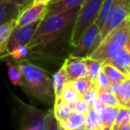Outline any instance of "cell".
Here are the masks:
<instances>
[{"instance_id":"cell-7","label":"cell","mask_w":130,"mask_h":130,"mask_svg":"<svg viewBox=\"0 0 130 130\" xmlns=\"http://www.w3.org/2000/svg\"><path fill=\"white\" fill-rule=\"evenodd\" d=\"M39 22H36L34 23L29 24L22 27H15L10 36L9 41H8L7 49L8 53L13 48L19 46V45H25L27 46L28 44L30 42L36 32L37 28L38 27Z\"/></svg>"},{"instance_id":"cell-12","label":"cell","mask_w":130,"mask_h":130,"mask_svg":"<svg viewBox=\"0 0 130 130\" xmlns=\"http://www.w3.org/2000/svg\"><path fill=\"white\" fill-rule=\"evenodd\" d=\"M86 0H61L55 4H50L47 6V11L45 15H52L61 12L71 10L76 7H80Z\"/></svg>"},{"instance_id":"cell-31","label":"cell","mask_w":130,"mask_h":130,"mask_svg":"<svg viewBox=\"0 0 130 130\" xmlns=\"http://www.w3.org/2000/svg\"><path fill=\"white\" fill-rule=\"evenodd\" d=\"M71 108H72L73 111L78 112V113H82L84 115H86L89 111L91 107L83 98H81L77 103H75L74 104L71 105Z\"/></svg>"},{"instance_id":"cell-27","label":"cell","mask_w":130,"mask_h":130,"mask_svg":"<svg viewBox=\"0 0 130 130\" xmlns=\"http://www.w3.org/2000/svg\"><path fill=\"white\" fill-rule=\"evenodd\" d=\"M130 124V110L126 108H119V113L116 118L112 129L118 130L120 126Z\"/></svg>"},{"instance_id":"cell-15","label":"cell","mask_w":130,"mask_h":130,"mask_svg":"<svg viewBox=\"0 0 130 130\" xmlns=\"http://www.w3.org/2000/svg\"><path fill=\"white\" fill-rule=\"evenodd\" d=\"M119 108H112L109 106H103L100 110V116H101L102 125H103V130H110L112 128L114 123H115L116 118L119 113Z\"/></svg>"},{"instance_id":"cell-38","label":"cell","mask_w":130,"mask_h":130,"mask_svg":"<svg viewBox=\"0 0 130 130\" xmlns=\"http://www.w3.org/2000/svg\"><path fill=\"white\" fill-rule=\"evenodd\" d=\"M23 130H38V129H37V128H35V127H26L25 129H23Z\"/></svg>"},{"instance_id":"cell-9","label":"cell","mask_w":130,"mask_h":130,"mask_svg":"<svg viewBox=\"0 0 130 130\" xmlns=\"http://www.w3.org/2000/svg\"><path fill=\"white\" fill-rule=\"evenodd\" d=\"M63 65L67 73L68 82H73L78 78L88 77L87 67L84 58L70 57L65 61Z\"/></svg>"},{"instance_id":"cell-3","label":"cell","mask_w":130,"mask_h":130,"mask_svg":"<svg viewBox=\"0 0 130 130\" xmlns=\"http://www.w3.org/2000/svg\"><path fill=\"white\" fill-rule=\"evenodd\" d=\"M128 52H130V19L124 21L108 33L87 57L103 62Z\"/></svg>"},{"instance_id":"cell-29","label":"cell","mask_w":130,"mask_h":130,"mask_svg":"<svg viewBox=\"0 0 130 130\" xmlns=\"http://www.w3.org/2000/svg\"><path fill=\"white\" fill-rule=\"evenodd\" d=\"M95 87L97 90L102 91H110V87H111V82L109 79L108 77L105 75V73L103 71L100 72L98 75L97 79L95 81Z\"/></svg>"},{"instance_id":"cell-23","label":"cell","mask_w":130,"mask_h":130,"mask_svg":"<svg viewBox=\"0 0 130 130\" xmlns=\"http://www.w3.org/2000/svg\"><path fill=\"white\" fill-rule=\"evenodd\" d=\"M84 59H85V62L87 67L89 78L95 84L98 75L102 71V64H103V62H100V61H95V60L91 59V58L88 57H86Z\"/></svg>"},{"instance_id":"cell-20","label":"cell","mask_w":130,"mask_h":130,"mask_svg":"<svg viewBox=\"0 0 130 130\" xmlns=\"http://www.w3.org/2000/svg\"><path fill=\"white\" fill-rule=\"evenodd\" d=\"M59 97L61 100H63L65 103H69L70 105H72L75 103H77L79 99H81L82 95L77 92V90L74 88V87L71 82H68L65 85L64 88H63L62 92Z\"/></svg>"},{"instance_id":"cell-25","label":"cell","mask_w":130,"mask_h":130,"mask_svg":"<svg viewBox=\"0 0 130 130\" xmlns=\"http://www.w3.org/2000/svg\"><path fill=\"white\" fill-rule=\"evenodd\" d=\"M113 3H114V0H104L103 1V6L101 7V10H100L99 15H98L97 19L95 21V24L99 27L100 30L103 28V24H104L109 13H110V10H111Z\"/></svg>"},{"instance_id":"cell-33","label":"cell","mask_w":130,"mask_h":130,"mask_svg":"<svg viewBox=\"0 0 130 130\" xmlns=\"http://www.w3.org/2000/svg\"><path fill=\"white\" fill-rule=\"evenodd\" d=\"M6 1H9V2L13 3V4L21 6L22 10L25 8L26 5H27V3H28V0H6Z\"/></svg>"},{"instance_id":"cell-8","label":"cell","mask_w":130,"mask_h":130,"mask_svg":"<svg viewBox=\"0 0 130 130\" xmlns=\"http://www.w3.org/2000/svg\"><path fill=\"white\" fill-rule=\"evenodd\" d=\"M47 6L42 4L30 5L22 10L15 21V27H22L41 21L46 14Z\"/></svg>"},{"instance_id":"cell-6","label":"cell","mask_w":130,"mask_h":130,"mask_svg":"<svg viewBox=\"0 0 130 130\" xmlns=\"http://www.w3.org/2000/svg\"><path fill=\"white\" fill-rule=\"evenodd\" d=\"M100 43V29L97 25L93 23L84 32L78 44L70 54L71 58H86L92 54L93 51Z\"/></svg>"},{"instance_id":"cell-22","label":"cell","mask_w":130,"mask_h":130,"mask_svg":"<svg viewBox=\"0 0 130 130\" xmlns=\"http://www.w3.org/2000/svg\"><path fill=\"white\" fill-rule=\"evenodd\" d=\"M102 71L105 73L109 79L110 80L111 83H115V82H120L123 81L125 78H126L121 71H119L117 68L113 67L111 65L103 63L102 64Z\"/></svg>"},{"instance_id":"cell-14","label":"cell","mask_w":130,"mask_h":130,"mask_svg":"<svg viewBox=\"0 0 130 130\" xmlns=\"http://www.w3.org/2000/svg\"><path fill=\"white\" fill-rule=\"evenodd\" d=\"M103 63L111 65L113 67L117 68L126 78H128V68L130 66V52L125 53L111 59H108L103 61Z\"/></svg>"},{"instance_id":"cell-1","label":"cell","mask_w":130,"mask_h":130,"mask_svg":"<svg viewBox=\"0 0 130 130\" xmlns=\"http://www.w3.org/2000/svg\"><path fill=\"white\" fill-rule=\"evenodd\" d=\"M79 9L80 7H76L55 14L45 15L40 21L32 39L26 47L30 50L41 45H45L58 38L75 22Z\"/></svg>"},{"instance_id":"cell-5","label":"cell","mask_w":130,"mask_h":130,"mask_svg":"<svg viewBox=\"0 0 130 130\" xmlns=\"http://www.w3.org/2000/svg\"><path fill=\"white\" fill-rule=\"evenodd\" d=\"M127 19H130V0H114L111 10L100 30V42L108 33Z\"/></svg>"},{"instance_id":"cell-2","label":"cell","mask_w":130,"mask_h":130,"mask_svg":"<svg viewBox=\"0 0 130 130\" xmlns=\"http://www.w3.org/2000/svg\"><path fill=\"white\" fill-rule=\"evenodd\" d=\"M22 76V86L35 98L47 103L54 102L53 79L43 69L28 61H22L18 63Z\"/></svg>"},{"instance_id":"cell-17","label":"cell","mask_w":130,"mask_h":130,"mask_svg":"<svg viewBox=\"0 0 130 130\" xmlns=\"http://www.w3.org/2000/svg\"><path fill=\"white\" fill-rule=\"evenodd\" d=\"M58 124L65 130H74L81 126H85L86 124V115L78 112L73 111L71 117L67 120L62 122H58Z\"/></svg>"},{"instance_id":"cell-26","label":"cell","mask_w":130,"mask_h":130,"mask_svg":"<svg viewBox=\"0 0 130 130\" xmlns=\"http://www.w3.org/2000/svg\"><path fill=\"white\" fill-rule=\"evenodd\" d=\"M74 88L77 90V92L79 94L83 95L87 91H88L91 87L95 86V84L89 78V77H85V78H78L73 82H71Z\"/></svg>"},{"instance_id":"cell-24","label":"cell","mask_w":130,"mask_h":130,"mask_svg":"<svg viewBox=\"0 0 130 130\" xmlns=\"http://www.w3.org/2000/svg\"><path fill=\"white\" fill-rule=\"evenodd\" d=\"M98 91V99L105 106L112 107V108H121L120 105L119 103L117 97L112 92L110 91Z\"/></svg>"},{"instance_id":"cell-39","label":"cell","mask_w":130,"mask_h":130,"mask_svg":"<svg viewBox=\"0 0 130 130\" xmlns=\"http://www.w3.org/2000/svg\"><path fill=\"white\" fill-rule=\"evenodd\" d=\"M74 130H87V128H86L85 126H81V127H78V128H77V129H74Z\"/></svg>"},{"instance_id":"cell-43","label":"cell","mask_w":130,"mask_h":130,"mask_svg":"<svg viewBox=\"0 0 130 130\" xmlns=\"http://www.w3.org/2000/svg\"><path fill=\"white\" fill-rule=\"evenodd\" d=\"M110 130H113V129H112V128H111V129H110Z\"/></svg>"},{"instance_id":"cell-13","label":"cell","mask_w":130,"mask_h":130,"mask_svg":"<svg viewBox=\"0 0 130 130\" xmlns=\"http://www.w3.org/2000/svg\"><path fill=\"white\" fill-rule=\"evenodd\" d=\"M72 112L73 110L71 108V105L65 103L60 97L54 99V116L57 120V122H62V121L67 120L71 117Z\"/></svg>"},{"instance_id":"cell-4","label":"cell","mask_w":130,"mask_h":130,"mask_svg":"<svg viewBox=\"0 0 130 130\" xmlns=\"http://www.w3.org/2000/svg\"><path fill=\"white\" fill-rule=\"evenodd\" d=\"M103 1L104 0H86L84 4L80 6L79 13L74 22L71 32V45L76 46L84 32L95 22Z\"/></svg>"},{"instance_id":"cell-35","label":"cell","mask_w":130,"mask_h":130,"mask_svg":"<svg viewBox=\"0 0 130 130\" xmlns=\"http://www.w3.org/2000/svg\"><path fill=\"white\" fill-rule=\"evenodd\" d=\"M118 130H130V124L125 125L123 126H120Z\"/></svg>"},{"instance_id":"cell-37","label":"cell","mask_w":130,"mask_h":130,"mask_svg":"<svg viewBox=\"0 0 130 130\" xmlns=\"http://www.w3.org/2000/svg\"><path fill=\"white\" fill-rule=\"evenodd\" d=\"M32 1H33V0H28V3H27V5H26L25 8H26V7H28V6H30L31 3H32Z\"/></svg>"},{"instance_id":"cell-11","label":"cell","mask_w":130,"mask_h":130,"mask_svg":"<svg viewBox=\"0 0 130 130\" xmlns=\"http://www.w3.org/2000/svg\"><path fill=\"white\" fill-rule=\"evenodd\" d=\"M110 92L115 94L121 108H124L130 100V78H126L123 81L111 83Z\"/></svg>"},{"instance_id":"cell-41","label":"cell","mask_w":130,"mask_h":130,"mask_svg":"<svg viewBox=\"0 0 130 130\" xmlns=\"http://www.w3.org/2000/svg\"><path fill=\"white\" fill-rule=\"evenodd\" d=\"M58 130H65V129H63V128H62V127H61V126H60V125H59V124H58Z\"/></svg>"},{"instance_id":"cell-19","label":"cell","mask_w":130,"mask_h":130,"mask_svg":"<svg viewBox=\"0 0 130 130\" xmlns=\"http://www.w3.org/2000/svg\"><path fill=\"white\" fill-rule=\"evenodd\" d=\"M85 127L87 130H103L100 113L94 109L90 108L89 111L86 114Z\"/></svg>"},{"instance_id":"cell-28","label":"cell","mask_w":130,"mask_h":130,"mask_svg":"<svg viewBox=\"0 0 130 130\" xmlns=\"http://www.w3.org/2000/svg\"><path fill=\"white\" fill-rule=\"evenodd\" d=\"M28 53H29V49L25 45H19L10 51L8 54L13 61L20 62L22 61H24V58L28 55Z\"/></svg>"},{"instance_id":"cell-18","label":"cell","mask_w":130,"mask_h":130,"mask_svg":"<svg viewBox=\"0 0 130 130\" xmlns=\"http://www.w3.org/2000/svg\"><path fill=\"white\" fill-rule=\"evenodd\" d=\"M68 83V78L66 70H65L64 65L60 70H58L54 75L53 78V86H54V96L55 98L59 97L64 88L65 85Z\"/></svg>"},{"instance_id":"cell-21","label":"cell","mask_w":130,"mask_h":130,"mask_svg":"<svg viewBox=\"0 0 130 130\" xmlns=\"http://www.w3.org/2000/svg\"><path fill=\"white\" fill-rule=\"evenodd\" d=\"M7 63V72L8 77L11 81V83L13 86H19L22 87V71H21L20 67L18 64H14V63L10 62L9 61H6Z\"/></svg>"},{"instance_id":"cell-40","label":"cell","mask_w":130,"mask_h":130,"mask_svg":"<svg viewBox=\"0 0 130 130\" xmlns=\"http://www.w3.org/2000/svg\"><path fill=\"white\" fill-rule=\"evenodd\" d=\"M60 1H61V0H53L52 2H51V4H55V3H58Z\"/></svg>"},{"instance_id":"cell-10","label":"cell","mask_w":130,"mask_h":130,"mask_svg":"<svg viewBox=\"0 0 130 130\" xmlns=\"http://www.w3.org/2000/svg\"><path fill=\"white\" fill-rule=\"evenodd\" d=\"M22 7L6 0H0V26L17 19Z\"/></svg>"},{"instance_id":"cell-16","label":"cell","mask_w":130,"mask_h":130,"mask_svg":"<svg viewBox=\"0 0 130 130\" xmlns=\"http://www.w3.org/2000/svg\"><path fill=\"white\" fill-rule=\"evenodd\" d=\"M15 21H12L0 26V54L8 53L7 45L10 36L15 28Z\"/></svg>"},{"instance_id":"cell-32","label":"cell","mask_w":130,"mask_h":130,"mask_svg":"<svg viewBox=\"0 0 130 130\" xmlns=\"http://www.w3.org/2000/svg\"><path fill=\"white\" fill-rule=\"evenodd\" d=\"M47 121V130H58V122L54 116L48 115L46 117Z\"/></svg>"},{"instance_id":"cell-34","label":"cell","mask_w":130,"mask_h":130,"mask_svg":"<svg viewBox=\"0 0 130 130\" xmlns=\"http://www.w3.org/2000/svg\"><path fill=\"white\" fill-rule=\"evenodd\" d=\"M53 0H33L31 5H37V4H42V5H45V6H48L51 4Z\"/></svg>"},{"instance_id":"cell-42","label":"cell","mask_w":130,"mask_h":130,"mask_svg":"<svg viewBox=\"0 0 130 130\" xmlns=\"http://www.w3.org/2000/svg\"><path fill=\"white\" fill-rule=\"evenodd\" d=\"M128 78H130V66H129V68H128Z\"/></svg>"},{"instance_id":"cell-30","label":"cell","mask_w":130,"mask_h":130,"mask_svg":"<svg viewBox=\"0 0 130 130\" xmlns=\"http://www.w3.org/2000/svg\"><path fill=\"white\" fill-rule=\"evenodd\" d=\"M82 98L90 105L91 108L95 105V103H97L98 99V91L97 88H96L95 86H94L93 87H91L88 91L85 93V94L82 95Z\"/></svg>"},{"instance_id":"cell-36","label":"cell","mask_w":130,"mask_h":130,"mask_svg":"<svg viewBox=\"0 0 130 130\" xmlns=\"http://www.w3.org/2000/svg\"><path fill=\"white\" fill-rule=\"evenodd\" d=\"M124 108H126V109H128V110H130V100L127 102V103H126V104L125 105Z\"/></svg>"}]
</instances>
